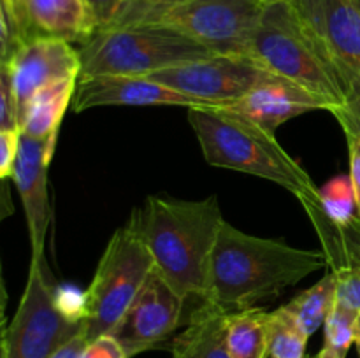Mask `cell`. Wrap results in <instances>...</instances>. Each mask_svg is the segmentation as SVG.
Listing matches in <instances>:
<instances>
[{
  "label": "cell",
  "instance_id": "obj_6",
  "mask_svg": "<svg viewBox=\"0 0 360 358\" xmlns=\"http://www.w3.org/2000/svg\"><path fill=\"white\" fill-rule=\"evenodd\" d=\"M79 79L97 76H150L158 70L217 55L200 42L155 27L98 28L79 46Z\"/></svg>",
  "mask_w": 360,
  "mask_h": 358
},
{
  "label": "cell",
  "instance_id": "obj_17",
  "mask_svg": "<svg viewBox=\"0 0 360 358\" xmlns=\"http://www.w3.org/2000/svg\"><path fill=\"white\" fill-rule=\"evenodd\" d=\"M227 314L211 302H199L183 332L172 340L171 358H231L225 344Z\"/></svg>",
  "mask_w": 360,
  "mask_h": 358
},
{
  "label": "cell",
  "instance_id": "obj_29",
  "mask_svg": "<svg viewBox=\"0 0 360 358\" xmlns=\"http://www.w3.org/2000/svg\"><path fill=\"white\" fill-rule=\"evenodd\" d=\"M79 358H127V354L115 337L102 336L88 343Z\"/></svg>",
  "mask_w": 360,
  "mask_h": 358
},
{
  "label": "cell",
  "instance_id": "obj_32",
  "mask_svg": "<svg viewBox=\"0 0 360 358\" xmlns=\"http://www.w3.org/2000/svg\"><path fill=\"white\" fill-rule=\"evenodd\" d=\"M86 344H88V340H86V337H84V332H83V333H79V336L74 337L72 340H69L65 346L60 347V350L56 351L51 358H79V354L83 353V350Z\"/></svg>",
  "mask_w": 360,
  "mask_h": 358
},
{
  "label": "cell",
  "instance_id": "obj_19",
  "mask_svg": "<svg viewBox=\"0 0 360 358\" xmlns=\"http://www.w3.org/2000/svg\"><path fill=\"white\" fill-rule=\"evenodd\" d=\"M225 344L231 358H266L269 354V312L257 305L229 312Z\"/></svg>",
  "mask_w": 360,
  "mask_h": 358
},
{
  "label": "cell",
  "instance_id": "obj_7",
  "mask_svg": "<svg viewBox=\"0 0 360 358\" xmlns=\"http://www.w3.org/2000/svg\"><path fill=\"white\" fill-rule=\"evenodd\" d=\"M155 269L136 211L109 239L84 293V337L109 336Z\"/></svg>",
  "mask_w": 360,
  "mask_h": 358
},
{
  "label": "cell",
  "instance_id": "obj_3",
  "mask_svg": "<svg viewBox=\"0 0 360 358\" xmlns=\"http://www.w3.org/2000/svg\"><path fill=\"white\" fill-rule=\"evenodd\" d=\"M188 121L210 165L276 183L301 202L319 200L308 171L262 126L221 107H190Z\"/></svg>",
  "mask_w": 360,
  "mask_h": 358
},
{
  "label": "cell",
  "instance_id": "obj_34",
  "mask_svg": "<svg viewBox=\"0 0 360 358\" xmlns=\"http://www.w3.org/2000/svg\"><path fill=\"white\" fill-rule=\"evenodd\" d=\"M129 2H148V4H162V2H179V0H129Z\"/></svg>",
  "mask_w": 360,
  "mask_h": 358
},
{
  "label": "cell",
  "instance_id": "obj_33",
  "mask_svg": "<svg viewBox=\"0 0 360 358\" xmlns=\"http://www.w3.org/2000/svg\"><path fill=\"white\" fill-rule=\"evenodd\" d=\"M315 358H336V357H334V354L330 353V351H327L326 347H322V350L319 351V354H316Z\"/></svg>",
  "mask_w": 360,
  "mask_h": 358
},
{
  "label": "cell",
  "instance_id": "obj_15",
  "mask_svg": "<svg viewBox=\"0 0 360 358\" xmlns=\"http://www.w3.org/2000/svg\"><path fill=\"white\" fill-rule=\"evenodd\" d=\"M221 109L241 114L243 118L262 126L273 135L283 123L295 116L311 111H330L322 98L281 77L260 84L245 97L224 105Z\"/></svg>",
  "mask_w": 360,
  "mask_h": 358
},
{
  "label": "cell",
  "instance_id": "obj_31",
  "mask_svg": "<svg viewBox=\"0 0 360 358\" xmlns=\"http://www.w3.org/2000/svg\"><path fill=\"white\" fill-rule=\"evenodd\" d=\"M84 2L91 7L101 28H104L112 23L120 7H122L123 0H84Z\"/></svg>",
  "mask_w": 360,
  "mask_h": 358
},
{
  "label": "cell",
  "instance_id": "obj_16",
  "mask_svg": "<svg viewBox=\"0 0 360 358\" xmlns=\"http://www.w3.org/2000/svg\"><path fill=\"white\" fill-rule=\"evenodd\" d=\"M30 39H58L83 46L101 28L84 0H21Z\"/></svg>",
  "mask_w": 360,
  "mask_h": 358
},
{
  "label": "cell",
  "instance_id": "obj_5",
  "mask_svg": "<svg viewBox=\"0 0 360 358\" xmlns=\"http://www.w3.org/2000/svg\"><path fill=\"white\" fill-rule=\"evenodd\" d=\"M269 0H123L109 27L167 28L200 42L217 55H246L264 7Z\"/></svg>",
  "mask_w": 360,
  "mask_h": 358
},
{
  "label": "cell",
  "instance_id": "obj_20",
  "mask_svg": "<svg viewBox=\"0 0 360 358\" xmlns=\"http://www.w3.org/2000/svg\"><path fill=\"white\" fill-rule=\"evenodd\" d=\"M313 227L319 232L327 260H340L360 269V221L359 218L347 225H336L322 213L316 202H301Z\"/></svg>",
  "mask_w": 360,
  "mask_h": 358
},
{
  "label": "cell",
  "instance_id": "obj_30",
  "mask_svg": "<svg viewBox=\"0 0 360 358\" xmlns=\"http://www.w3.org/2000/svg\"><path fill=\"white\" fill-rule=\"evenodd\" d=\"M348 157H350V179L357 200V218L360 221V133H347Z\"/></svg>",
  "mask_w": 360,
  "mask_h": 358
},
{
  "label": "cell",
  "instance_id": "obj_13",
  "mask_svg": "<svg viewBox=\"0 0 360 358\" xmlns=\"http://www.w3.org/2000/svg\"><path fill=\"white\" fill-rule=\"evenodd\" d=\"M56 135L39 140L20 135L16 165H14V185L20 192L30 235L32 256H44L46 234L49 227L48 199V168L55 153Z\"/></svg>",
  "mask_w": 360,
  "mask_h": 358
},
{
  "label": "cell",
  "instance_id": "obj_27",
  "mask_svg": "<svg viewBox=\"0 0 360 358\" xmlns=\"http://www.w3.org/2000/svg\"><path fill=\"white\" fill-rule=\"evenodd\" d=\"M0 130H20L9 63L2 62H0Z\"/></svg>",
  "mask_w": 360,
  "mask_h": 358
},
{
  "label": "cell",
  "instance_id": "obj_36",
  "mask_svg": "<svg viewBox=\"0 0 360 358\" xmlns=\"http://www.w3.org/2000/svg\"><path fill=\"white\" fill-rule=\"evenodd\" d=\"M4 333L0 336V358H6V340H4Z\"/></svg>",
  "mask_w": 360,
  "mask_h": 358
},
{
  "label": "cell",
  "instance_id": "obj_1",
  "mask_svg": "<svg viewBox=\"0 0 360 358\" xmlns=\"http://www.w3.org/2000/svg\"><path fill=\"white\" fill-rule=\"evenodd\" d=\"M323 267V251L250 235L224 221L211 253L206 300L225 312L255 307Z\"/></svg>",
  "mask_w": 360,
  "mask_h": 358
},
{
  "label": "cell",
  "instance_id": "obj_11",
  "mask_svg": "<svg viewBox=\"0 0 360 358\" xmlns=\"http://www.w3.org/2000/svg\"><path fill=\"white\" fill-rule=\"evenodd\" d=\"M185 304V298L153 269L109 336L118 340L127 358L153 350L164 344L181 325Z\"/></svg>",
  "mask_w": 360,
  "mask_h": 358
},
{
  "label": "cell",
  "instance_id": "obj_25",
  "mask_svg": "<svg viewBox=\"0 0 360 358\" xmlns=\"http://www.w3.org/2000/svg\"><path fill=\"white\" fill-rule=\"evenodd\" d=\"M359 312L336 300L326 323V347L336 358H347L348 350L355 343Z\"/></svg>",
  "mask_w": 360,
  "mask_h": 358
},
{
  "label": "cell",
  "instance_id": "obj_14",
  "mask_svg": "<svg viewBox=\"0 0 360 358\" xmlns=\"http://www.w3.org/2000/svg\"><path fill=\"white\" fill-rule=\"evenodd\" d=\"M104 105H181L213 107L207 102L176 91L148 76H97L77 81L72 107L76 112Z\"/></svg>",
  "mask_w": 360,
  "mask_h": 358
},
{
  "label": "cell",
  "instance_id": "obj_22",
  "mask_svg": "<svg viewBox=\"0 0 360 358\" xmlns=\"http://www.w3.org/2000/svg\"><path fill=\"white\" fill-rule=\"evenodd\" d=\"M309 337L285 305L269 312V357L304 358Z\"/></svg>",
  "mask_w": 360,
  "mask_h": 358
},
{
  "label": "cell",
  "instance_id": "obj_12",
  "mask_svg": "<svg viewBox=\"0 0 360 358\" xmlns=\"http://www.w3.org/2000/svg\"><path fill=\"white\" fill-rule=\"evenodd\" d=\"M16 100L18 128L25 107L42 88L62 79H79V49L58 39L37 37L25 42L9 62Z\"/></svg>",
  "mask_w": 360,
  "mask_h": 358
},
{
  "label": "cell",
  "instance_id": "obj_2",
  "mask_svg": "<svg viewBox=\"0 0 360 358\" xmlns=\"http://www.w3.org/2000/svg\"><path fill=\"white\" fill-rule=\"evenodd\" d=\"M134 211L155 269L185 300H206L211 253L225 221L218 197L179 200L150 195Z\"/></svg>",
  "mask_w": 360,
  "mask_h": 358
},
{
  "label": "cell",
  "instance_id": "obj_26",
  "mask_svg": "<svg viewBox=\"0 0 360 358\" xmlns=\"http://www.w3.org/2000/svg\"><path fill=\"white\" fill-rule=\"evenodd\" d=\"M336 276V300L360 314V269L340 260H327Z\"/></svg>",
  "mask_w": 360,
  "mask_h": 358
},
{
  "label": "cell",
  "instance_id": "obj_37",
  "mask_svg": "<svg viewBox=\"0 0 360 358\" xmlns=\"http://www.w3.org/2000/svg\"><path fill=\"white\" fill-rule=\"evenodd\" d=\"M355 4H357V6H359V9H360V0H355Z\"/></svg>",
  "mask_w": 360,
  "mask_h": 358
},
{
  "label": "cell",
  "instance_id": "obj_9",
  "mask_svg": "<svg viewBox=\"0 0 360 358\" xmlns=\"http://www.w3.org/2000/svg\"><path fill=\"white\" fill-rule=\"evenodd\" d=\"M148 77L213 107H224L260 84L278 79L248 55H213L158 70Z\"/></svg>",
  "mask_w": 360,
  "mask_h": 358
},
{
  "label": "cell",
  "instance_id": "obj_35",
  "mask_svg": "<svg viewBox=\"0 0 360 358\" xmlns=\"http://www.w3.org/2000/svg\"><path fill=\"white\" fill-rule=\"evenodd\" d=\"M355 344H357V350H359V354H360V314L357 318V332H355Z\"/></svg>",
  "mask_w": 360,
  "mask_h": 358
},
{
  "label": "cell",
  "instance_id": "obj_28",
  "mask_svg": "<svg viewBox=\"0 0 360 358\" xmlns=\"http://www.w3.org/2000/svg\"><path fill=\"white\" fill-rule=\"evenodd\" d=\"M20 135V130H0V181L13 178Z\"/></svg>",
  "mask_w": 360,
  "mask_h": 358
},
{
  "label": "cell",
  "instance_id": "obj_38",
  "mask_svg": "<svg viewBox=\"0 0 360 358\" xmlns=\"http://www.w3.org/2000/svg\"><path fill=\"white\" fill-rule=\"evenodd\" d=\"M269 2H273V0H269ZM283 2H292V0H283Z\"/></svg>",
  "mask_w": 360,
  "mask_h": 358
},
{
  "label": "cell",
  "instance_id": "obj_8",
  "mask_svg": "<svg viewBox=\"0 0 360 358\" xmlns=\"http://www.w3.org/2000/svg\"><path fill=\"white\" fill-rule=\"evenodd\" d=\"M83 332L84 319L62 305L44 256H32L23 297L4 333L6 358H51Z\"/></svg>",
  "mask_w": 360,
  "mask_h": 358
},
{
  "label": "cell",
  "instance_id": "obj_18",
  "mask_svg": "<svg viewBox=\"0 0 360 358\" xmlns=\"http://www.w3.org/2000/svg\"><path fill=\"white\" fill-rule=\"evenodd\" d=\"M79 79H62L39 90L25 107L20 119V133L44 140L58 135L60 123L72 102Z\"/></svg>",
  "mask_w": 360,
  "mask_h": 358
},
{
  "label": "cell",
  "instance_id": "obj_10",
  "mask_svg": "<svg viewBox=\"0 0 360 358\" xmlns=\"http://www.w3.org/2000/svg\"><path fill=\"white\" fill-rule=\"evenodd\" d=\"M295 13L340 76L345 95L360 86V9L355 0H292Z\"/></svg>",
  "mask_w": 360,
  "mask_h": 358
},
{
  "label": "cell",
  "instance_id": "obj_23",
  "mask_svg": "<svg viewBox=\"0 0 360 358\" xmlns=\"http://www.w3.org/2000/svg\"><path fill=\"white\" fill-rule=\"evenodd\" d=\"M319 207L336 225H347L357 218V200L350 175H336L319 188Z\"/></svg>",
  "mask_w": 360,
  "mask_h": 358
},
{
  "label": "cell",
  "instance_id": "obj_24",
  "mask_svg": "<svg viewBox=\"0 0 360 358\" xmlns=\"http://www.w3.org/2000/svg\"><path fill=\"white\" fill-rule=\"evenodd\" d=\"M27 41L30 35L21 0H0V62L9 63Z\"/></svg>",
  "mask_w": 360,
  "mask_h": 358
},
{
  "label": "cell",
  "instance_id": "obj_4",
  "mask_svg": "<svg viewBox=\"0 0 360 358\" xmlns=\"http://www.w3.org/2000/svg\"><path fill=\"white\" fill-rule=\"evenodd\" d=\"M246 55L274 76L322 98L329 112L347 102L340 76L290 2L273 0L264 7Z\"/></svg>",
  "mask_w": 360,
  "mask_h": 358
},
{
  "label": "cell",
  "instance_id": "obj_21",
  "mask_svg": "<svg viewBox=\"0 0 360 358\" xmlns=\"http://www.w3.org/2000/svg\"><path fill=\"white\" fill-rule=\"evenodd\" d=\"M334 304H336V276L333 270H329L322 279L292 298L285 307L297 319L302 332L311 337L326 323Z\"/></svg>",
  "mask_w": 360,
  "mask_h": 358
}]
</instances>
